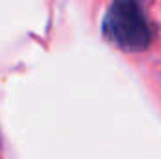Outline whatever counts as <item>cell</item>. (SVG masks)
<instances>
[{
    "label": "cell",
    "mask_w": 161,
    "mask_h": 159,
    "mask_svg": "<svg viewBox=\"0 0 161 159\" xmlns=\"http://www.w3.org/2000/svg\"><path fill=\"white\" fill-rule=\"evenodd\" d=\"M103 36L122 51H144L152 41V32L142 0H113L103 19Z\"/></svg>",
    "instance_id": "1"
}]
</instances>
